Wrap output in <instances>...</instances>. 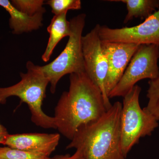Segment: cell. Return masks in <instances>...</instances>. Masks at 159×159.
I'll return each instance as SVG.
<instances>
[{
    "mask_svg": "<svg viewBox=\"0 0 159 159\" xmlns=\"http://www.w3.org/2000/svg\"><path fill=\"white\" fill-rule=\"evenodd\" d=\"M107 111L101 90L85 72L70 74L69 90L54 109L56 129L71 141L80 126L98 120Z\"/></svg>",
    "mask_w": 159,
    "mask_h": 159,
    "instance_id": "obj_1",
    "label": "cell"
},
{
    "mask_svg": "<svg viewBox=\"0 0 159 159\" xmlns=\"http://www.w3.org/2000/svg\"><path fill=\"white\" fill-rule=\"evenodd\" d=\"M122 108L117 101L98 120L80 126L66 148L79 151L84 159H126L121 149Z\"/></svg>",
    "mask_w": 159,
    "mask_h": 159,
    "instance_id": "obj_2",
    "label": "cell"
},
{
    "mask_svg": "<svg viewBox=\"0 0 159 159\" xmlns=\"http://www.w3.org/2000/svg\"><path fill=\"white\" fill-rule=\"evenodd\" d=\"M26 68V73H20L19 82L8 87L0 88V103L5 104L9 97H18L28 105L31 121L35 125L43 128L56 129L54 117L46 115L42 110L49 80L44 74L42 66L28 61Z\"/></svg>",
    "mask_w": 159,
    "mask_h": 159,
    "instance_id": "obj_3",
    "label": "cell"
},
{
    "mask_svg": "<svg viewBox=\"0 0 159 159\" xmlns=\"http://www.w3.org/2000/svg\"><path fill=\"white\" fill-rule=\"evenodd\" d=\"M141 91L139 86L135 85L123 97L120 128L121 149L125 157L141 138L151 135L159 125L157 120L145 107L141 108Z\"/></svg>",
    "mask_w": 159,
    "mask_h": 159,
    "instance_id": "obj_4",
    "label": "cell"
},
{
    "mask_svg": "<svg viewBox=\"0 0 159 159\" xmlns=\"http://www.w3.org/2000/svg\"><path fill=\"white\" fill-rule=\"evenodd\" d=\"M86 15L82 13L70 20L71 34L65 48L52 62L42 66L51 84L52 94L56 92L58 81L65 75L85 72L81 39L85 25Z\"/></svg>",
    "mask_w": 159,
    "mask_h": 159,
    "instance_id": "obj_5",
    "label": "cell"
},
{
    "mask_svg": "<svg viewBox=\"0 0 159 159\" xmlns=\"http://www.w3.org/2000/svg\"><path fill=\"white\" fill-rule=\"evenodd\" d=\"M159 47L142 45L131 59L122 78L108 95L109 99L125 97L140 80L158 77Z\"/></svg>",
    "mask_w": 159,
    "mask_h": 159,
    "instance_id": "obj_6",
    "label": "cell"
},
{
    "mask_svg": "<svg viewBox=\"0 0 159 159\" xmlns=\"http://www.w3.org/2000/svg\"><path fill=\"white\" fill-rule=\"evenodd\" d=\"M98 32L102 42L139 45L152 44L159 47V8L138 25L111 29L99 25Z\"/></svg>",
    "mask_w": 159,
    "mask_h": 159,
    "instance_id": "obj_7",
    "label": "cell"
},
{
    "mask_svg": "<svg viewBox=\"0 0 159 159\" xmlns=\"http://www.w3.org/2000/svg\"><path fill=\"white\" fill-rule=\"evenodd\" d=\"M99 25L97 24L85 36H82L81 43L85 72L101 90L106 107L108 110L112 105L107 95L105 88L108 62L101 46V41L98 32Z\"/></svg>",
    "mask_w": 159,
    "mask_h": 159,
    "instance_id": "obj_8",
    "label": "cell"
},
{
    "mask_svg": "<svg viewBox=\"0 0 159 159\" xmlns=\"http://www.w3.org/2000/svg\"><path fill=\"white\" fill-rule=\"evenodd\" d=\"M101 46L108 62L105 88L108 97L109 94L122 78L132 57L140 45L101 41Z\"/></svg>",
    "mask_w": 159,
    "mask_h": 159,
    "instance_id": "obj_9",
    "label": "cell"
},
{
    "mask_svg": "<svg viewBox=\"0 0 159 159\" xmlns=\"http://www.w3.org/2000/svg\"><path fill=\"white\" fill-rule=\"evenodd\" d=\"M60 139V135L58 133L9 134L3 145L50 157L57 148Z\"/></svg>",
    "mask_w": 159,
    "mask_h": 159,
    "instance_id": "obj_10",
    "label": "cell"
},
{
    "mask_svg": "<svg viewBox=\"0 0 159 159\" xmlns=\"http://www.w3.org/2000/svg\"><path fill=\"white\" fill-rule=\"evenodd\" d=\"M0 6L10 15L9 25L13 34H21L37 30L42 27L43 16L46 11H42L33 16L21 12L8 0H0Z\"/></svg>",
    "mask_w": 159,
    "mask_h": 159,
    "instance_id": "obj_11",
    "label": "cell"
},
{
    "mask_svg": "<svg viewBox=\"0 0 159 159\" xmlns=\"http://www.w3.org/2000/svg\"><path fill=\"white\" fill-rule=\"evenodd\" d=\"M67 13L54 15L48 26L47 31L50 36L45 51L42 56V59L44 62H48L50 60L51 54L58 43L64 38L70 35V21L67 20Z\"/></svg>",
    "mask_w": 159,
    "mask_h": 159,
    "instance_id": "obj_12",
    "label": "cell"
},
{
    "mask_svg": "<svg viewBox=\"0 0 159 159\" xmlns=\"http://www.w3.org/2000/svg\"><path fill=\"white\" fill-rule=\"evenodd\" d=\"M109 2L125 3L127 14L124 20L127 24L134 18L146 19L159 8V0H112Z\"/></svg>",
    "mask_w": 159,
    "mask_h": 159,
    "instance_id": "obj_13",
    "label": "cell"
},
{
    "mask_svg": "<svg viewBox=\"0 0 159 159\" xmlns=\"http://www.w3.org/2000/svg\"><path fill=\"white\" fill-rule=\"evenodd\" d=\"M147 91L148 102L145 108L157 121L159 120V75L155 79L148 81Z\"/></svg>",
    "mask_w": 159,
    "mask_h": 159,
    "instance_id": "obj_14",
    "label": "cell"
},
{
    "mask_svg": "<svg viewBox=\"0 0 159 159\" xmlns=\"http://www.w3.org/2000/svg\"><path fill=\"white\" fill-rule=\"evenodd\" d=\"M11 3L19 11L30 16L46 11L43 0H12Z\"/></svg>",
    "mask_w": 159,
    "mask_h": 159,
    "instance_id": "obj_15",
    "label": "cell"
},
{
    "mask_svg": "<svg viewBox=\"0 0 159 159\" xmlns=\"http://www.w3.org/2000/svg\"><path fill=\"white\" fill-rule=\"evenodd\" d=\"M0 159H51V157L5 146L0 147Z\"/></svg>",
    "mask_w": 159,
    "mask_h": 159,
    "instance_id": "obj_16",
    "label": "cell"
},
{
    "mask_svg": "<svg viewBox=\"0 0 159 159\" xmlns=\"http://www.w3.org/2000/svg\"><path fill=\"white\" fill-rule=\"evenodd\" d=\"M54 15L67 12L70 10H79L81 8V2L80 0H49L47 1Z\"/></svg>",
    "mask_w": 159,
    "mask_h": 159,
    "instance_id": "obj_17",
    "label": "cell"
},
{
    "mask_svg": "<svg viewBox=\"0 0 159 159\" xmlns=\"http://www.w3.org/2000/svg\"><path fill=\"white\" fill-rule=\"evenodd\" d=\"M51 159H84L82 154L78 150H76L72 155L66 154L65 155H57Z\"/></svg>",
    "mask_w": 159,
    "mask_h": 159,
    "instance_id": "obj_18",
    "label": "cell"
},
{
    "mask_svg": "<svg viewBox=\"0 0 159 159\" xmlns=\"http://www.w3.org/2000/svg\"><path fill=\"white\" fill-rule=\"evenodd\" d=\"M9 134L6 127L0 123V145H4V142Z\"/></svg>",
    "mask_w": 159,
    "mask_h": 159,
    "instance_id": "obj_19",
    "label": "cell"
}]
</instances>
